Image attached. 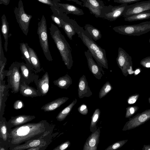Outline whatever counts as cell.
<instances>
[{
	"label": "cell",
	"mask_w": 150,
	"mask_h": 150,
	"mask_svg": "<svg viewBox=\"0 0 150 150\" xmlns=\"http://www.w3.org/2000/svg\"><path fill=\"white\" fill-rule=\"evenodd\" d=\"M45 129L44 122L29 123L16 127L11 131V143L20 144L43 132Z\"/></svg>",
	"instance_id": "1"
},
{
	"label": "cell",
	"mask_w": 150,
	"mask_h": 150,
	"mask_svg": "<svg viewBox=\"0 0 150 150\" xmlns=\"http://www.w3.org/2000/svg\"><path fill=\"white\" fill-rule=\"evenodd\" d=\"M49 29L51 37L59 52L62 61L67 69H70L73 61L69 44L56 26L52 23Z\"/></svg>",
	"instance_id": "2"
},
{
	"label": "cell",
	"mask_w": 150,
	"mask_h": 150,
	"mask_svg": "<svg viewBox=\"0 0 150 150\" xmlns=\"http://www.w3.org/2000/svg\"><path fill=\"white\" fill-rule=\"evenodd\" d=\"M78 35V37L88 48L97 63L102 67L108 69V60L105 49L95 42L85 30Z\"/></svg>",
	"instance_id": "3"
},
{
	"label": "cell",
	"mask_w": 150,
	"mask_h": 150,
	"mask_svg": "<svg viewBox=\"0 0 150 150\" xmlns=\"http://www.w3.org/2000/svg\"><path fill=\"white\" fill-rule=\"evenodd\" d=\"M37 33L41 47L46 59L49 61H52L49 48L47 22L43 15L38 23Z\"/></svg>",
	"instance_id": "4"
},
{
	"label": "cell",
	"mask_w": 150,
	"mask_h": 150,
	"mask_svg": "<svg viewBox=\"0 0 150 150\" xmlns=\"http://www.w3.org/2000/svg\"><path fill=\"white\" fill-rule=\"evenodd\" d=\"M21 62H15L12 63L7 70L6 76L9 86L15 93L20 89L21 76L20 71Z\"/></svg>",
	"instance_id": "5"
},
{
	"label": "cell",
	"mask_w": 150,
	"mask_h": 150,
	"mask_svg": "<svg viewBox=\"0 0 150 150\" xmlns=\"http://www.w3.org/2000/svg\"><path fill=\"white\" fill-rule=\"evenodd\" d=\"M14 12L17 22L20 28L23 33L27 35L28 32L29 24L33 16L25 12L21 0L19 1L18 7L15 8Z\"/></svg>",
	"instance_id": "6"
},
{
	"label": "cell",
	"mask_w": 150,
	"mask_h": 150,
	"mask_svg": "<svg viewBox=\"0 0 150 150\" xmlns=\"http://www.w3.org/2000/svg\"><path fill=\"white\" fill-rule=\"evenodd\" d=\"M128 5L127 3L113 6L111 5L105 6L102 10L100 18H103L110 21H113L122 16Z\"/></svg>",
	"instance_id": "7"
},
{
	"label": "cell",
	"mask_w": 150,
	"mask_h": 150,
	"mask_svg": "<svg viewBox=\"0 0 150 150\" xmlns=\"http://www.w3.org/2000/svg\"><path fill=\"white\" fill-rule=\"evenodd\" d=\"M62 28L67 37L71 40L72 37L76 33L77 34L83 31L84 29L80 27L75 20L70 18L66 14H64L61 19Z\"/></svg>",
	"instance_id": "8"
},
{
	"label": "cell",
	"mask_w": 150,
	"mask_h": 150,
	"mask_svg": "<svg viewBox=\"0 0 150 150\" xmlns=\"http://www.w3.org/2000/svg\"><path fill=\"white\" fill-rule=\"evenodd\" d=\"M150 10V0L127 5L122 16L126 17L145 11Z\"/></svg>",
	"instance_id": "9"
},
{
	"label": "cell",
	"mask_w": 150,
	"mask_h": 150,
	"mask_svg": "<svg viewBox=\"0 0 150 150\" xmlns=\"http://www.w3.org/2000/svg\"><path fill=\"white\" fill-rule=\"evenodd\" d=\"M84 54L86 58L90 71L96 79L100 80L103 75L105 74L104 71L103 70L102 67L95 62L89 50L85 51Z\"/></svg>",
	"instance_id": "10"
},
{
	"label": "cell",
	"mask_w": 150,
	"mask_h": 150,
	"mask_svg": "<svg viewBox=\"0 0 150 150\" xmlns=\"http://www.w3.org/2000/svg\"><path fill=\"white\" fill-rule=\"evenodd\" d=\"M83 2L82 6L88 8L90 13L96 18H100L102 10L105 6L100 0H81Z\"/></svg>",
	"instance_id": "11"
},
{
	"label": "cell",
	"mask_w": 150,
	"mask_h": 150,
	"mask_svg": "<svg viewBox=\"0 0 150 150\" xmlns=\"http://www.w3.org/2000/svg\"><path fill=\"white\" fill-rule=\"evenodd\" d=\"M20 71L21 76V81L25 82L27 84L34 81L38 76L35 74L37 73L30 67L23 62H21Z\"/></svg>",
	"instance_id": "12"
},
{
	"label": "cell",
	"mask_w": 150,
	"mask_h": 150,
	"mask_svg": "<svg viewBox=\"0 0 150 150\" xmlns=\"http://www.w3.org/2000/svg\"><path fill=\"white\" fill-rule=\"evenodd\" d=\"M100 130L99 127L91 134L86 140L83 150H97L99 142Z\"/></svg>",
	"instance_id": "13"
},
{
	"label": "cell",
	"mask_w": 150,
	"mask_h": 150,
	"mask_svg": "<svg viewBox=\"0 0 150 150\" xmlns=\"http://www.w3.org/2000/svg\"><path fill=\"white\" fill-rule=\"evenodd\" d=\"M78 94L80 98L88 97L92 95L86 76L83 75L79 79L78 83Z\"/></svg>",
	"instance_id": "14"
},
{
	"label": "cell",
	"mask_w": 150,
	"mask_h": 150,
	"mask_svg": "<svg viewBox=\"0 0 150 150\" xmlns=\"http://www.w3.org/2000/svg\"><path fill=\"white\" fill-rule=\"evenodd\" d=\"M56 4L64 13L67 15L72 14L78 16L84 14L83 11L74 5L67 3H61L56 2Z\"/></svg>",
	"instance_id": "15"
},
{
	"label": "cell",
	"mask_w": 150,
	"mask_h": 150,
	"mask_svg": "<svg viewBox=\"0 0 150 150\" xmlns=\"http://www.w3.org/2000/svg\"><path fill=\"white\" fill-rule=\"evenodd\" d=\"M38 76L36 78L35 81L41 93L46 95L49 89V77L48 73L46 72L41 78L38 79Z\"/></svg>",
	"instance_id": "16"
},
{
	"label": "cell",
	"mask_w": 150,
	"mask_h": 150,
	"mask_svg": "<svg viewBox=\"0 0 150 150\" xmlns=\"http://www.w3.org/2000/svg\"><path fill=\"white\" fill-rule=\"evenodd\" d=\"M69 99L68 98L66 97L58 98L45 104L41 107V109L45 112H50L54 110L61 105L65 103Z\"/></svg>",
	"instance_id": "17"
},
{
	"label": "cell",
	"mask_w": 150,
	"mask_h": 150,
	"mask_svg": "<svg viewBox=\"0 0 150 150\" xmlns=\"http://www.w3.org/2000/svg\"><path fill=\"white\" fill-rule=\"evenodd\" d=\"M19 91L24 96L35 97L38 96V91L33 87L29 86L25 82L21 81Z\"/></svg>",
	"instance_id": "18"
},
{
	"label": "cell",
	"mask_w": 150,
	"mask_h": 150,
	"mask_svg": "<svg viewBox=\"0 0 150 150\" xmlns=\"http://www.w3.org/2000/svg\"><path fill=\"white\" fill-rule=\"evenodd\" d=\"M1 30L5 41L4 48L6 52L8 50L9 27L8 23L5 14H4L1 16Z\"/></svg>",
	"instance_id": "19"
},
{
	"label": "cell",
	"mask_w": 150,
	"mask_h": 150,
	"mask_svg": "<svg viewBox=\"0 0 150 150\" xmlns=\"http://www.w3.org/2000/svg\"><path fill=\"white\" fill-rule=\"evenodd\" d=\"M26 45L28 49L30 60L34 69L37 73L40 72L42 70L43 68H41L40 62L37 54L34 50L30 47L27 43Z\"/></svg>",
	"instance_id": "20"
},
{
	"label": "cell",
	"mask_w": 150,
	"mask_h": 150,
	"mask_svg": "<svg viewBox=\"0 0 150 150\" xmlns=\"http://www.w3.org/2000/svg\"><path fill=\"white\" fill-rule=\"evenodd\" d=\"M72 82L71 78L67 74L53 81L54 85L61 89H66L72 84Z\"/></svg>",
	"instance_id": "21"
},
{
	"label": "cell",
	"mask_w": 150,
	"mask_h": 150,
	"mask_svg": "<svg viewBox=\"0 0 150 150\" xmlns=\"http://www.w3.org/2000/svg\"><path fill=\"white\" fill-rule=\"evenodd\" d=\"M84 27L85 30L94 41H96L101 38V32L98 29L89 24H86Z\"/></svg>",
	"instance_id": "22"
},
{
	"label": "cell",
	"mask_w": 150,
	"mask_h": 150,
	"mask_svg": "<svg viewBox=\"0 0 150 150\" xmlns=\"http://www.w3.org/2000/svg\"><path fill=\"white\" fill-rule=\"evenodd\" d=\"M35 118L33 115H21L16 116L11 120V123L14 126H17L29 122Z\"/></svg>",
	"instance_id": "23"
},
{
	"label": "cell",
	"mask_w": 150,
	"mask_h": 150,
	"mask_svg": "<svg viewBox=\"0 0 150 150\" xmlns=\"http://www.w3.org/2000/svg\"><path fill=\"white\" fill-rule=\"evenodd\" d=\"M150 19V10L145 11L125 17L126 21H133Z\"/></svg>",
	"instance_id": "24"
},
{
	"label": "cell",
	"mask_w": 150,
	"mask_h": 150,
	"mask_svg": "<svg viewBox=\"0 0 150 150\" xmlns=\"http://www.w3.org/2000/svg\"><path fill=\"white\" fill-rule=\"evenodd\" d=\"M77 101V100L75 99L69 105L61 111L56 117L57 120L59 121L64 120L69 114Z\"/></svg>",
	"instance_id": "25"
},
{
	"label": "cell",
	"mask_w": 150,
	"mask_h": 150,
	"mask_svg": "<svg viewBox=\"0 0 150 150\" xmlns=\"http://www.w3.org/2000/svg\"><path fill=\"white\" fill-rule=\"evenodd\" d=\"M44 144H46L45 141H42L39 139H35L29 143L17 146L13 149V150H27L28 149L39 146Z\"/></svg>",
	"instance_id": "26"
},
{
	"label": "cell",
	"mask_w": 150,
	"mask_h": 150,
	"mask_svg": "<svg viewBox=\"0 0 150 150\" xmlns=\"http://www.w3.org/2000/svg\"><path fill=\"white\" fill-rule=\"evenodd\" d=\"M20 49L23 57L26 63L34 69L30 60L28 49L26 45V43H21L20 44Z\"/></svg>",
	"instance_id": "27"
},
{
	"label": "cell",
	"mask_w": 150,
	"mask_h": 150,
	"mask_svg": "<svg viewBox=\"0 0 150 150\" xmlns=\"http://www.w3.org/2000/svg\"><path fill=\"white\" fill-rule=\"evenodd\" d=\"M100 111L99 109L97 108L95 110L91 117L90 125V131L93 132L97 129V123L100 118Z\"/></svg>",
	"instance_id": "28"
},
{
	"label": "cell",
	"mask_w": 150,
	"mask_h": 150,
	"mask_svg": "<svg viewBox=\"0 0 150 150\" xmlns=\"http://www.w3.org/2000/svg\"><path fill=\"white\" fill-rule=\"evenodd\" d=\"M43 4L50 6V8L53 13L56 12L59 13H63L62 11L57 6L54 0H37Z\"/></svg>",
	"instance_id": "29"
},
{
	"label": "cell",
	"mask_w": 150,
	"mask_h": 150,
	"mask_svg": "<svg viewBox=\"0 0 150 150\" xmlns=\"http://www.w3.org/2000/svg\"><path fill=\"white\" fill-rule=\"evenodd\" d=\"M112 89V87L108 81H107L101 88L99 93V98L105 96Z\"/></svg>",
	"instance_id": "30"
},
{
	"label": "cell",
	"mask_w": 150,
	"mask_h": 150,
	"mask_svg": "<svg viewBox=\"0 0 150 150\" xmlns=\"http://www.w3.org/2000/svg\"><path fill=\"white\" fill-rule=\"evenodd\" d=\"M64 13H53L51 16L52 21L55 22L59 28H62V25L61 23V19Z\"/></svg>",
	"instance_id": "31"
},
{
	"label": "cell",
	"mask_w": 150,
	"mask_h": 150,
	"mask_svg": "<svg viewBox=\"0 0 150 150\" xmlns=\"http://www.w3.org/2000/svg\"><path fill=\"white\" fill-rule=\"evenodd\" d=\"M0 132L2 138L4 141L7 139V129L6 126L4 123H1Z\"/></svg>",
	"instance_id": "32"
},
{
	"label": "cell",
	"mask_w": 150,
	"mask_h": 150,
	"mask_svg": "<svg viewBox=\"0 0 150 150\" xmlns=\"http://www.w3.org/2000/svg\"><path fill=\"white\" fill-rule=\"evenodd\" d=\"M124 143L123 141H120L115 142L109 146L105 150H113L117 149L122 146Z\"/></svg>",
	"instance_id": "33"
},
{
	"label": "cell",
	"mask_w": 150,
	"mask_h": 150,
	"mask_svg": "<svg viewBox=\"0 0 150 150\" xmlns=\"http://www.w3.org/2000/svg\"><path fill=\"white\" fill-rule=\"evenodd\" d=\"M70 144V141H67L57 146L53 150H64L69 147Z\"/></svg>",
	"instance_id": "34"
},
{
	"label": "cell",
	"mask_w": 150,
	"mask_h": 150,
	"mask_svg": "<svg viewBox=\"0 0 150 150\" xmlns=\"http://www.w3.org/2000/svg\"><path fill=\"white\" fill-rule=\"evenodd\" d=\"M78 111L82 115H86L88 112L87 107L85 104H82L78 108Z\"/></svg>",
	"instance_id": "35"
},
{
	"label": "cell",
	"mask_w": 150,
	"mask_h": 150,
	"mask_svg": "<svg viewBox=\"0 0 150 150\" xmlns=\"http://www.w3.org/2000/svg\"><path fill=\"white\" fill-rule=\"evenodd\" d=\"M117 61V63L120 67H122L124 66L125 62V58L120 51H119Z\"/></svg>",
	"instance_id": "36"
},
{
	"label": "cell",
	"mask_w": 150,
	"mask_h": 150,
	"mask_svg": "<svg viewBox=\"0 0 150 150\" xmlns=\"http://www.w3.org/2000/svg\"><path fill=\"white\" fill-rule=\"evenodd\" d=\"M142 0H113L115 3L123 4L124 3L130 4Z\"/></svg>",
	"instance_id": "37"
},
{
	"label": "cell",
	"mask_w": 150,
	"mask_h": 150,
	"mask_svg": "<svg viewBox=\"0 0 150 150\" xmlns=\"http://www.w3.org/2000/svg\"><path fill=\"white\" fill-rule=\"evenodd\" d=\"M23 103L21 100H17L15 101L13 105V108L16 109H20L23 107Z\"/></svg>",
	"instance_id": "38"
},
{
	"label": "cell",
	"mask_w": 150,
	"mask_h": 150,
	"mask_svg": "<svg viewBox=\"0 0 150 150\" xmlns=\"http://www.w3.org/2000/svg\"><path fill=\"white\" fill-rule=\"evenodd\" d=\"M147 116L146 115L143 114L139 116V120L141 122H144L147 119Z\"/></svg>",
	"instance_id": "39"
},
{
	"label": "cell",
	"mask_w": 150,
	"mask_h": 150,
	"mask_svg": "<svg viewBox=\"0 0 150 150\" xmlns=\"http://www.w3.org/2000/svg\"><path fill=\"white\" fill-rule=\"evenodd\" d=\"M46 144H44L39 146L36 147H35L30 148L27 149V150H39L40 149V148H41L44 146H45Z\"/></svg>",
	"instance_id": "40"
},
{
	"label": "cell",
	"mask_w": 150,
	"mask_h": 150,
	"mask_svg": "<svg viewBox=\"0 0 150 150\" xmlns=\"http://www.w3.org/2000/svg\"><path fill=\"white\" fill-rule=\"evenodd\" d=\"M55 1L58 2L60 1V0H54ZM68 1H71L74 2L76 4L82 6V3L79 0H66Z\"/></svg>",
	"instance_id": "41"
},
{
	"label": "cell",
	"mask_w": 150,
	"mask_h": 150,
	"mask_svg": "<svg viewBox=\"0 0 150 150\" xmlns=\"http://www.w3.org/2000/svg\"><path fill=\"white\" fill-rule=\"evenodd\" d=\"M10 1V0H0V4H3L7 6L9 4Z\"/></svg>",
	"instance_id": "42"
},
{
	"label": "cell",
	"mask_w": 150,
	"mask_h": 150,
	"mask_svg": "<svg viewBox=\"0 0 150 150\" xmlns=\"http://www.w3.org/2000/svg\"><path fill=\"white\" fill-rule=\"evenodd\" d=\"M136 101V100L134 98H131L129 100L128 103L129 104L134 103Z\"/></svg>",
	"instance_id": "43"
},
{
	"label": "cell",
	"mask_w": 150,
	"mask_h": 150,
	"mask_svg": "<svg viewBox=\"0 0 150 150\" xmlns=\"http://www.w3.org/2000/svg\"><path fill=\"white\" fill-rule=\"evenodd\" d=\"M130 111L131 114H132L134 112V108H131L129 109Z\"/></svg>",
	"instance_id": "44"
},
{
	"label": "cell",
	"mask_w": 150,
	"mask_h": 150,
	"mask_svg": "<svg viewBox=\"0 0 150 150\" xmlns=\"http://www.w3.org/2000/svg\"><path fill=\"white\" fill-rule=\"evenodd\" d=\"M146 66L147 67H150V63H148L146 64Z\"/></svg>",
	"instance_id": "45"
},
{
	"label": "cell",
	"mask_w": 150,
	"mask_h": 150,
	"mask_svg": "<svg viewBox=\"0 0 150 150\" xmlns=\"http://www.w3.org/2000/svg\"><path fill=\"white\" fill-rule=\"evenodd\" d=\"M140 72V70L139 69L135 71V73L136 74H138Z\"/></svg>",
	"instance_id": "46"
},
{
	"label": "cell",
	"mask_w": 150,
	"mask_h": 150,
	"mask_svg": "<svg viewBox=\"0 0 150 150\" xmlns=\"http://www.w3.org/2000/svg\"><path fill=\"white\" fill-rule=\"evenodd\" d=\"M1 150H4L5 149H3V148H1L0 149Z\"/></svg>",
	"instance_id": "47"
},
{
	"label": "cell",
	"mask_w": 150,
	"mask_h": 150,
	"mask_svg": "<svg viewBox=\"0 0 150 150\" xmlns=\"http://www.w3.org/2000/svg\"><path fill=\"white\" fill-rule=\"evenodd\" d=\"M108 1H110V0H108Z\"/></svg>",
	"instance_id": "48"
}]
</instances>
